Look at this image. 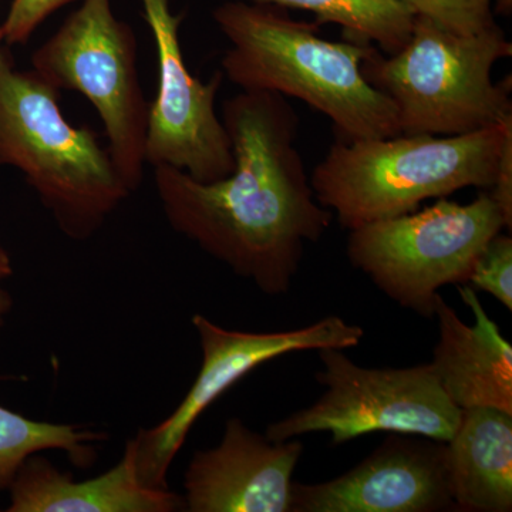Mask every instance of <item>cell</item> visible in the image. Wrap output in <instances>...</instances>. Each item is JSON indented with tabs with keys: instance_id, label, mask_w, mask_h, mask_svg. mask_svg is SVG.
<instances>
[{
	"instance_id": "obj_13",
	"label": "cell",
	"mask_w": 512,
	"mask_h": 512,
	"mask_svg": "<svg viewBox=\"0 0 512 512\" xmlns=\"http://www.w3.org/2000/svg\"><path fill=\"white\" fill-rule=\"evenodd\" d=\"M474 315L467 325L439 295L434 316L439 319V342L433 366L437 379L458 409L493 407L512 413V348L497 323L484 311L476 289H458Z\"/></svg>"
},
{
	"instance_id": "obj_3",
	"label": "cell",
	"mask_w": 512,
	"mask_h": 512,
	"mask_svg": "<svg viewBox=\"0 0 512 512\" xmlns=\"http://www.w3.org/2000/svg\"><path fill=\"white\" fill-rule=\"evenodd\" d=\"M511 136L512 120L460 136L340 140L313 170V194L350 231L409 214L431 198L488 191Z\"/></svg>"
},
{
	"instance_id": "obj_11",
	"label": "cell",
	"mask_w": 512,
	"mask_h": 512,
	"mask_svg": "<svg viewBox=\"0 0 512 512\" xmlns=\"http://www.w3.org/2000/svg\"><path fill=\"white\" fill-rule=\"evenodd\" d=\"M456 507L446 443L397 434L335 480L292 483L291 512H434Z\"/></svg>"
},
{
	"instance_id": "obj_25",
	"label": "cell",
	"mask_w": 512,
	"mask_h": 512,
	"mask_svg": "<svg viewBox=\"0 0 512 512\" xmlns=\"http://www.w3.org/2000/svg\"><path fill=\"white\" fill-rule=\"evenodd\" d=\"M0 42H2V39H0ZM0 50H2V47H0Z\"/></svg>"
},
{
	"instance_id": "obj_1",
	"label": "cell",
	"mask_w": 512,
	"mask_h": 512,
	"mask_svg": "<svg viewBox=\"0 0 512 512\" xmlns=\"http://www.w3.org/2000/svg\"><path fill=\"white\" fill-rule=\"evenodd\" d=\"M235 167L215 183L177 168H154L171 227L254 282L266 295L291 289L305 247L326 234L333 214L313 194L298 148L299 117L281 94L245 92L222 107Z\"/></svg>"
},
{
	"instance_id": "obj_5",
	"label": "cell",
	"mask_w": 512,
	"mask_h": 512,
	"mask_svg": "<svg viewBox=\"0 0 512 512\" xmlns=\"http://www.w3.org/2000/svg\"><path fill=\"white\" fill-rule=\"evenodd\" d=\"M512 56L498 25L458 35L414 16L412 35L394 55L373 50L363 62L370 83L392 99L407 136H460L512 120L511 77L493 69Z\"/></svg>"
},
{
	"instance_id": "obj_24",
	"label": "cell",
	"mask_w": 512,
	"mask_h": 512,
	"mask_svg": "<svg viewBox=\"0 0 512 512\" xmlns=\"http://www.w3.org/2000/svg\"><path fill=\"white\" fill-rule=\"evenodd\" d=\"M9 306V296L6 295V293L3 292L2 289H0V326H2L3 316H5V313L8 312Z\"/></svg>"
},
{
	"instance_id": "obj_19",
	"label": "cell",
	"mask_w": 512,
	"mask_h": 512,
	"mask_svg": "<svg viewBox=\"0 0 512 512\" xmlns=\"http://www.w3.org/2000/svg\"><path fill=\"white\" fill-rule=\"evenodd\" d=\"M468 282L474 289L493 295L508 311H512V239L510 235H495L471 269ZM467 282V284H468Z\"/></svg>"
},
{
	"instance_id": "obj_17",
	"label": "cell",
	"mask_w": 512,
	"mask_h": 512,
	"mask_svg": "<svg viewBox=\"0 0 512 512\" xmlns=\"http://www.w3.org/2000/svg\"><path fill=\"white\" fill-rule=\"evenodd\" d=\"M100 440L104 434L96 431L26 419L0 406V491L12 484L23 463L39 451L62 450L76 466H92L96 458L92 444Z\"/></svg>"
},
{
	"instance_id": "obj_22",
	"label": "cell",
	"mask_w": 512,
	"mask_h": 512,
	"mask_svg": "<svg viewBox=\"0 0 512 512\" xmlns=\"http://www.w3.org/2000/svg\"><path fill=\"white\" fill-rule=\"evenodd\" d=\"M494 15L510 16L512 12V0H493Z\"/></svg>"
},
{
	"instance_id": "obj_15",
	"label": "cell",
	"mask_w": 512,
	"mask_h": 512,
	"mask_svg": "<svg viewBox=\"0 0 512 512\" xmlns=\"http://www.w3.org/2000/svg\"><path fill=\"white\" fill-rule=\"evenodd\" d=\"M448 484L464 511L512 510V413L493 407L461 410L446 443Z\"/></svg>"
},
{
	"instance_id": "obj_6",
	"label": "cell",
	"mask_w": 512,
	"mask_h": 512,
	"mask_svg": "<svg viewBox=\"0 0 512 512\" xmlns=\"http://www.w3.org/2000/svg\"><path fill=\"white\" fill-rule=\"evenodd\" d=\"M505 227L488 191L458 204L439 198L419 212L350 229V264L403 308L433 318L439 289L464 285L485 245Z\"/></svg>"
},
{
	"instance_id": "obj_10",
	"label": "cell",
	"mask_w": 512,
	"mask_h": 512,
	"mask_svg": "<svg viewBox=\"0 0 512 512\" xmlns=\"http://www.w3.org/2000/svg\"><path fill=\"white\" fill-rule=\"evenodd\" d=\"M157 47L158 89L148 110L146 163L177 168L198 183H215L232 173L234 150L215 99L224 74L208 83L192 76L180 45L183 15L170 0H141Z\"/></svg>"
},
{
	"instance_id": "obj_4",
	"label": "cell",
	"mask_w": 512,
	"mask_h": 512,
	"mask_svg": "<svg viewBox=\"0 0 512 512\" xmlns=\"http://www.w3.org/2000/svg\"><path fill=\"white\" fill-rule=\"evenodd\" d=\"M59 90L0 50V165H12L67 237L86 239L131 194L109 148L63 116Z\"/></svg>"
},
{
	"instance_id": "obj_16",
	"label": "cell",
	"mask_w": 512,
	"mask_h": 512,
	"mask_svg": "<svg viewBox=\"0 0 512 512\" xmlns=\"http://www.w3.org/2000/svg\"><path fill=\"white\" fill-rule=\"evenodd\" d=\"M284 9L306 10L318 23H333L345 39L372 45L383 55L403 49L412 35L414 15L402 0H251Z\"/></svg>"
},
{
	"instance_id": "obj_20",
	"label": "cell",
	"mask_w": 512,
	"mask_h": 512,
	"mask_svg": "<svg viewBox=\"0 0 512 512\" xmlns=\"http://www.w3.org/2000/svg\"><path fill=\"white\" fill-rule=\"evenodd\" d=\"M70 2L74 0H13L5 23L0 28V39L8 45L28 42L49 16Z\"/></svg>"
},
{
	"instance_id": "obj_7",
	"label": "cell",
	"mask_w": 512,
	"mask_h": 512,
	"mask_svg": "<svg viewBox=\"0 0 512 512\" xmlns=\"http://www.w3.org/2000/svg\"><path fill=\"white\" fill-rule=\"evenodd\" d=\"M33 70L56 90H74L99 113L109 151L130 191L143 184L150 103L137 67L133 29L111 0H83L32 56Z\"/></svg>"
},
{
	"instance_id": "obj_18",
	"label": "cell",
	"mask_w": 512,
	"mask_h": 512,
	"mask_svg": "<svg viewBox=\"0 0 512 512\" xmlns=\"http://www.w3.org/2000/svg\"><path fill=\"white\" fill-rule=\"evenodd\" d=\"M414 16L458 35H476L497 25L493 0H402Z\"/></svg>"
},
{
	"instance_id": "obj_8",
	"label": "cell",
	"mask_w": 512,
	"mask_h": 512,
	"mask_svg": "<svg viewBox=\"0 0 512 512\" xmlns=\"http://www.w3.org/2000/svg\"><path fill=\"white\" fill-rule=\"evenodd\" d=\"M322 370L316 380L326 387L318 402L271 424L272 441L298 439L328 431L342 444L375 431L448 440L456 433L461 410L448 399L433 366L369 369L353 363L340 349L319 350Z\"/></svg>"
},
{
	"instance_id": "obj_9",
	"label": "cell",
	"mask_w": 512,
	"mask_h": 512,
	"mask_svg": "<svg viewBox=\"0 0 512 512\" xmlns=\"http://www.w3.org/2000/svg\"><path fill=\"white\" fill-rule=\"evenodd\" d=\"M200 336L202 366L190 392L168 419L153 429L138 430L127 441L141 483L151 488H168L167 473L183 447L192 424L218 397L231 389L256 367L276 357L303 350L356 348L365 330L339 316L285 332H238L215 325L202 315L192 318Z\"/></svg>"
},
{
	"instance_id": "obj_12",
	"label": "cell",
	"mask_w": 512,
	"mask_h": 512,
	"mask_svg": "<svg viewBox=\"0 0 512 512\" xmlns=\"http://www.w3.org/2000/svg\"><path fill=\"white\" fill-rule=\"evenodd\" d=\"M302 451L299 440L272 441L231 419L221 443L192 458L184 505L191 512H291Z\"/></svg>"
},
{
	"instance_id": "obj_23",
	"label": "cell",
	"mask_w": 512,
	"mask_h": 512,
	"mask_svg": "<svg viewBox=\"0 0 512 512\" xmlns=\"http://www.w3.org/2000/svg\"><path fill=\"white\" fill-rule=\"evenodd\" d=\"M10 274H12V266H10L9 256L5 249L0 247V279L6 278Z\"/></svg>"
},
{
	"instance_id": "obj_2",
	"label": "cell",
	"mask_w": 512,
	"mask_h": 512,
	"mask_svg": "<svg viewBox=\"0 0 512 512\" xmlns=\"http://www.w3.org/2000/svg\"><path fill=\"white\" fill-rule=\"evenodd\" d=\"M212 18L229 42L221 72L239 89L301 100L325 114L343 141L402 134L392 99L363 73L377 47L332 42L319 35L318 22L265 3L227 2Z\"/></svg>"
},
{
	"instance_id": "obj_14",
	"label": "cell",
	"mask_w": 512,
	"mask_h": 512,
	"mask_svg": "<svg viewBox=\"0 0 512 512\" xmlns=\"http://www.w3.org/2000/svg\"><path fill=\"white\" fill-rule=\"evenodd\" d=\"M9 487L10 512H171L184 505L168 488L141 483L128 443L119 466L99 477L76 481L45 458L32 456Z\"/></svg>"
},
{
	"instance_id": "obj_21",
	"label": "cell",
	"mask_w": 512,
	"mask_h": 512,
	"mask_svg": "<svg viewBox=\"0 0 512 512\" xmlns=\"http://www.w3.org/2000/svg\"><path fill=\"white\" fill-rule=\"evenodd\" d=\"M488 194L503 212L505 227L512 229V136L505 141L494 183Z\"/></svg>"
}]
</instances>
